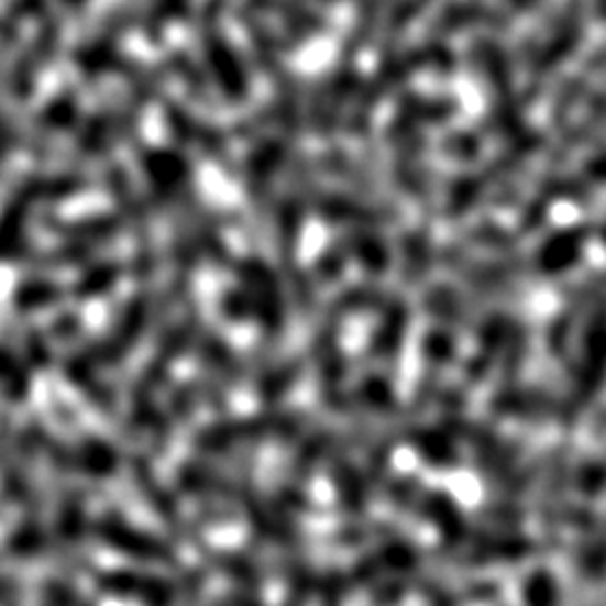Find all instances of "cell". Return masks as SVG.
I'll return each instance as SVG.
<instances>
[{"instance_id": "ba28073f", "label": "cell", "mask_w": 606, "mask_h": 606, "mask_svg": "<svg viewBox=\"0 0 606 606\" xmlns=\"http://www.w3.org/2000/svg\"><path fill=\"white\" fill-rule=\"evenodd\" d=\"M0 389L14 403L23 400L30 392V375L25 366L8 351H0Z\"/></svg>"}, {"instance_id": "2e32d148", "label": "cell", "mask_w": 606, "mask_h": 606, "mask_svg": "<svg viewBox=\"0 0 606 606\" xmlns=\"http://www.w3.org/2000/svg\"><path fill=\"white\" fill-rule=\"evenodd\" d=\"M205 355L209 357L211 364H216L218 368H223L225 373H230L232 377L236 375V364H234V357L232 353L228 351V346L223 342L218 340H207L205 342Z\"/></svg>"}, {"instance_id": "ac0fdd59", "label": "cell", "mask_w": 606, "mask_h": 606, "mask_svg": "<svg viewBox=\"0 0 606 606\" xmlns=\"http://www.w3.org/2000/svg\"><path fill=\"white\" fill-rule=\"evenodd\" d=\"M250 308H252V304H250L247 295L228 293L225 299H223V312H225L230 319H234V321L245 319L247 312H250Z\"/></svg>"}, {"instance_id": "7a4b0ae2", "label": "cell", "mask_w": 606, "mask_h": 606, "mask_svg": "<svg viewBox=\"0 0 606 606\" xmlns=\"http://www.w3.org/2000/svg\"><path fill=\"white\" fill-rule=\"evenodd\" d=\"M101 591L110 595H120L126 599H135L144 606H172L174 591L167 582L159 577L142 575L135 571H108L99 575Z\"/></svg>"}, {"instance_id": "52a82bcc", "label": "cell", "mask_w": 606, "mask_h": 606, "mask_svg": "<svg viewBox=\"0 0 606 606\" xmlns=\"http://www.w3.org/2000/svg\"><path fill=\"white\" fill-rule=\"evenodd\" d=\"M79 463L81 467L95 476V478H106L115 472V465H118V454L115 450L110 448L106 440H99V438H88L81 443V450H79Z\"/></svg>"}, {"instance_id": "5b68a950", "label": "cell", "mask_w": 606, "mask_h": 606, "mask_svg": "<svg viewBox=\"0 0 606 606\" xmlns=\"http://www.w3.org/2000/svg\"><path fill=\"white\" fill-rule=\"evenodd\" d=\"M146 315H148V306L144 297H137L129 304L115 330L101 346V355L106 362H120L129 353V349H133V344L140 340L142 330L146 326Z\"/></svg>"}, {"instance_id": "7c38bea8", "label": "cell", "mask_w": 606, "mask_h": 606, "mask_svg": "<svg viewBox=\"0 0 606 606\" xmlns=\"http://www.w3.org/2000/svg\"><path fill=\"white\" fill-rule=\"evenodd\" d=\"M70 239H110L113 232L118 230V223L110 216H99V218H88L84 223H73L64 228Z\"/></svg>"}, {"instance_id": "5bb4252c", "label": "cell", "mask_w": 606, "mask_h": 606, "mask_svg": "<svg viewBox=\"0 0 606 606\" xmlns=\"http://www.w3.org/2000/svg\"><path fill=\"white\" fill-rule=\"evenodd\" d=\"M137 481H140V485L144 487V492H146V497L151 499V502H155V510L162 515V517H167V519H174V515H176V506H174V502L167 497V494H164V492H159V485L155 483V478L148 474V470L146 467H137Z\"/></svg>"}, {"instance_id": "6da1fadb", "label": "cell", "mask_w": 606, "mask_h": 606, "mask_svg": "<svg viewBox=\"0 0 606 606\" xmlns=\"http://www.w3.org/2000/svg\"><path fill=\"white\" fill-rule=\"evenodd\" d=\"M99 537L120 553L144 562H172V548L157 537L131 526L120 515H106L97 528Z\"/></svg>"}, {"instance_id": "e0dca14e", "label": "cell", "mask_w": 606, "mask_h": 606, "mask_svg": "<svg viewBox=\"0 0 606 606\" xmlns=\"http://www.w3.org/2000/svg\"><path fill=\"white\" fill-rule=\"evenodd\" d=\"M12 550L19 558H30L38 550V530L36 528H21L12 539Z\"/></svg>"}, {"instance_id": "3957f363", "label": "cell", "mask_w": 606, "mask_h": 606, "mask_svg": "<svg viewBox=\"0 0 606 606\" xmlns=\"http://www.w3.org/2000/svg\"><path fill=\"white\" fill-rule=\"evenodd\" d=\"M241 279L245 282L250 295V304L256 306L258 317L267 326V330H279L282 326V299L277 290V282L272 279L269 269L261 261H243L241 263Z\"/></svg>"}, {"instance_id": "d6986e66", "label": "cell", "mask_w": 606, "mask_h": 606, "mask_svg": "<svg viewBox=\"0 0 606 606\" xmlns=\"http://www.w3.org/2000/svg\"><path fill=\"white\" fill-rule=\"evenodd\" d=\"M64 3H66V5H70V8H75V5L84 3V0H64Z\"/></svg>"}, {"instance_id": "4fadbf2b", "label": "cell", "mask_w": 606, "mask_h": 606, "mask_svg": "<svg viewBox=\"0 0 606 606\" xmlns=\"http://www.w3.org/2000/svg\"><path fill=\"white\" fill-rule=\"evenodd\" d=\"M75 120V99L73 97H57L47 108L43 115V131H54L70 126Z\"/></svg>"}, {"instance_id": "277c9868", "label": "cell", "mask_w": 606, "mask_h": 606, "mask_svg": "<svg viewBox=\"0 0 606 606\" xmlns=\"http://www.w3.org/2000/svg\"><path fill=\"white\" fill-rule=\"evenodd\" d=\"M205 54L209 70L213 73L218 86L223 88L225 97L232 101H241L247 95V75L236 59L232 45L218 34H209L205 41Z\"/></svg>"}, {"instance_id": "8992f818", "label": "cell", "mask_w": 606, "mask_h": 606, "mask_svg": "<svg viewBox=\"0 0 606 606\" xmlns=\"http://www.w3.org/2000/svg\"><path fill=\"white\" fill-rule=\"evenodd\" d=\"M284 159V146L279 142H265L261 144L247 164V183H250V196L254 200H261L269 187L272 174Z\"/></svg>"}, {"instance_id": "30bf717a", "label": "cell", "mask_w": 606, "mask_h": 606, "mask_svg": "<svg viewBox=\"0 0 606 606\" xmlns=\"http://www.w3.org/2000/svg\"><path fill=\"white\" fill-rule=\"evenodd\" d=\"M584 236H586L584 230H569V232L553 236V241L546 245V250L541 247V263H548L553 267L569 265L575 258L577 247L582 245Z\"/></svg>"}, {"instance_id": "9c48e42d", "label": "cell", "mask_w": 606, "mask_h": 606, "mask_svg": "<svg viewBox=\"0 0 606 606\" xmlns=\"http://www.w3.org/2000/svg\"><path fill=\"white\" fill-rule=\"evenodd\" d=\"M62 297V288L49 282H25L16 288L14 306L21 312H32L36 308H45Z\"/></svg>"}, {"instance_id": "9a60e30c", "label": "cell", "mask_w": 606, "mask_h": 606, "mask_svg": "<svg viewBox=\"0 0 606 606\" xmlns=\"http://www.w3.org/2000/svg\"><path fill=\"white\" fill-rule=\"evenodd\" d=\"M84 528V506L79 499H73L59 519V537L64 541H75L81 535Z\"/></svg>"}, {"instance_id": "8fae6325", "label": "cell", "mask_w": 606, "mask_h": 606, "mask_svg": "<svg viewBox=\"0 0 606 606\" xmlns=\"http://www.w3.org/2000/svg\"><path fill=\"white\" fill-rule=\"evenodd\" d=\"M120 277V265L115 263H101L97 267H92L86 277L75 286V295L81 299H90V297H99L103 295L110 286H113Z\"/></svg>"}]
</instances>
